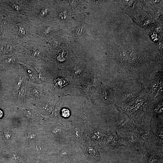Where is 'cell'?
<instances>
[{
    "label": "cell",
    "mask_w": 163,
    "mask_h": 163,
    "mask_svg": "<svg viewBox=\"0 0 163 163\" xmlns=\"http://www.w3.org/2000/svg\"><path fill=\"white\" fill-rule=\"evenodd\" d=\"M7 149L6 154L10 163H27L30 155L27 149L10 145Z\"/></svg>",
    "instance_id": "277c9868"
},
{
    "label": "cell",
    "mask_w": 163,
    "mask_h": 163,
    "mask_svg": "<svg viewBox=\"0 0 163 163\" xmlns=\"http://www.w3.org/2000/svg\"><path fill=\"white\" fill-rule=\"evenodd\" d=\"M33 55L36 56H37L39 54V52L37 49H34L33 51Z\"/></svg>",
    "instance_id": "4fadbf2b"
},
{
    "label": "cell",
    "mask_w": 163,
    "mask_h": 163,
    "mask_svg": "<svg viewBox=\"0 0 163 163\" xmlns=\"http://www.w3.org/2000/svg\"><path fill=\"white\" fill-rule=\"evenodd\" d=\"M76 149L71 144L62 145L57 148L54 154L60 162L70 158L75 157Z\"/></svg>",
    "instance_id": "5b68a950"
},
{
    "label": "cell",
    "mask_w": 163,
    "mask_h": 163,
    "mask_svg": "<svg viewBox=\"0 0 163 163\" xmlns=\"http://www.w3.org/2000/svg\"><path fill=\"white\" fill-rule=\"evenodd\" d=\"M46 14V11L45 9H42L40 12V16L43 17Z\"/></svg>",
    "instance_id": "7c38bea8"
},
{
    "label": "cell",
    "mask_w": 163,
    "mask_h": 163,
    "mask_svg": "<svg viewBox=\"0 0 163 163\" xmlns=\"http://www.w3.org/2000/svg\"><path fill=\"white\" fill-rule=\"evenodd\" d=\"M27 163H61L54 155H30Z\"/></svg>",
    "instance_id": "8992f818"
},
{
    "label": "cell",
    "mask_w": 163,
    "mask_h": 163,
    "mask_svg": "<svg viewBox=\"0 0 163 163\" xmlns=\"http://www.w3.org/2000/svg\"><path fill=\"white\" fill-rule=\"evenodd\" d=\"M19 32L21 35L23 36L25 35L26 33L24 29L21 27L19 28Z\"/></svg>",
    "instance_id": "8fae6325"
},
{
    "label": "cell",
    "mask_w": 163,
    "mask_h": 163,
    "mask_svg": "<svg viewBox=\"0 0 163 163\" xmlns=\"http://www.w3.org/2000/svg\"><path fill=\"white\" fill-rule=\"evenodd\" d=\"M44 135L43 130L34 127H26L17 132L15 139L11 145L27 149Z\"/></svg>",
    "instance_id": "6da1fadb"
},
{
    "label": "cell",
    "mask_w": 163,
    "mask_h": 163,
    "mask_svg": "<svg viewBox=\"0 0 163 163\" xmlns=\"http://www.w3.org/2000/svg\"><path fill=\"white\" fill-rule=\"evenodd\" d=\"M43 133L57 147L64 144V128L56 123L47 124L43 130Z\"/></svg>",
    "instance_id": "3957f363"
},
{
    "label": "cell",
    "mask_w": 163,
    "mask_h": 163,
    "mask_svg": "<svg viewBox=\"0 0 163 163\" xmlns=\"http://www.w3.org/2000/svg\"><path fill=\"white\" fill-rule=\"evenodd\" d=\"M68 81L66 78L59 77L55 80V86L58 88H61L68 83Z\"/></svg>",
    "instance_id": "ba28073f"
},
{
    "label": "cell",
    "mask_w": 163,
    "mask_h": 163,
    "mask_svg": "<svg viewBox=\"0 0 163 163\" xmlns=\"http://www.w3.org/2000/svg\"><path fill=\"white\" fill-rule=\"evenodd\" d=\"M61 114L64 117H68L70 115L69 111L68 109L64 108L61 111Z\"/></svg>",
    "instance_id": "30bf717a"
},
{
    "label": "cell",
    "mask_w": 163,
    "mask_h": 163,
    "mask_svg": "<svg viewBox=\"0 0 163 163\" xmlns=\"http://www.w3.org/2000/svg\"><path fill=\"white\" fill-rule=\"evenodd\" d=\"M86 158L90 163H97L101 160V157L97 150L89 146L84 151Z\"/></svg>",
    "instance_id": "52a82bcc"
},
{
    "label": "cell",
    "mask_w": 163,
    "mask_h": 163,
    "mask_svg": "<svg viewBox=\"0 0 163 163\" xmlns=\"http://www.w3.org/2000/svg\"><path fill=\"white\" fill-rule=\"evenodd\" d=\"M3 116V112L2 110H0V118L2 117Z\"/></svg>",
    "instance_id": "2e32d148"
},
{
    "label": "cell",
    "mask_w": 163,
    "mask_h": 163,
    "mask_svg": "<svg viewBox=\"0 0 163 163\" xmlns=\"http://www.w3.org/2000/svg\"><path fill=\"white\" fill-rule=\"evenodd\" d=\"M61 163H80L79 160L75 157L70 158L63 161Z\"/></svg>",
    "instance_id": "9c48e42d"
},
{
    "label": "cell",
    "mask_w": 163,
    "mask_h": 163,
    "mask_svg": "<svg viewBox=\"0 0 163 163\" xmlns=\"http://www.w3.org/2000/svg\"><path fill=\"white\" fill-rule=\"evenodd\" d=\"M57 148V147L44 135L36 143L27 149L30 155L40 156L54 155Z\"/></svg>",
    "instance_id": "7a4b0ae2"
},
{
    "label": "cell",
    "mask_w": 163,
    "mask_h": 163,
    "mask_svg": "<svg viewBox=\"0 0 163 163\" xmlns=\"http://www.w3.org/2000/svg\"><path fill=\"white\" fill-rule=\"evenodd\" d=\"M13 8L18 11H19L21 10V8L18 6L15 5L13 4L12 5Z\"/></svg>",
    "instance_id": "5bb4252c"
},
{
    "label": "cell",
    "mask_w": 163,
    "mask_h": 163,
    "mask_svg": "<svg viewBox=\"0 0 163 163\" xmlns=\"http://www.w3.org/2000/svg\"><path fill=\"white\" fill-rule=\"evenodd\" d=\"M50 27H49V28H46L45 29L43 30V32H44V33L46 34H47L49 33L48 32H49L50 31Z\"/></svg>",
    "instance_id": "9a60e30c"
}]
</instances>
